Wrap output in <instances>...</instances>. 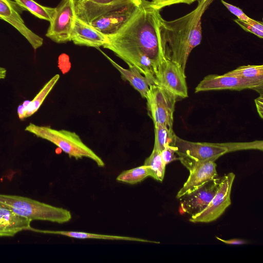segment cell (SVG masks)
Here are the masks:
<instances>
[{
    "label": "cell",
    "mask_w": 263,
    "mask_h": 263,
    "mask_svg": "<svg viewBox=\"0 0 263 263\" xmlns=\"http://www.w3.org/2000/svg\"><path fill=\"white\" fill-rule=\"evenodd\" d=\"M160 10L151 1L141 0L128 22L107 36L103 48L112 51L128 66L137 68L155 84L159 65L168 59L161 39Z\"/></svg>",
    "instance_id": "cell-1"
},
{
    "label": "cell",
    "mask_w": 263,
    "mask_h": 263,
    "mask_svg": "<svg viewBox=\"0 0 263 263\" xmlns=\"http://www.w3.org/2000/svg\"><path fill=\"white\" fill-rule=\"evenodd\" d=\"M213 1H199L193 10L174 20L161 19V39L167 59L177 63L184 72L192 50L202 40V16Z\"/></svg>",
    "instance_id": "cell-2"
},
{
    "label": "cell",
    "mask_w": 263,
    "mask_h": 263,
    "mask_svg": "<svg viewBox=\"0 0 263 263\" xmlns=\"http://www.w3.org/2000/svg\"><path fill=\"white\" fill-rule=\"evenodd\" d=\"M174 145L181 163L190 170L199 163L215 161L222 155L234 151L263 149L262 141L248 142L208 143L191 142L175 137Z\"/></svg>",
    "instance_id": "cell-3"
},
{
    "label": "cell",
    "mask_w": 263,
    "mask_h": 263,
    "mask_svg": "<svg viewBox=\"0 0 263 263\" xmlns=\"http://www.w3.org/2000/svg\"><path fill=\"white\" fill-rule=\"evenodd\" d=\"M25 130L53 143L70 158L79 159L86 157L95 161L99 167L105 166L103 160L87 146L75 132L57 130L50 126H39L32 123H30Z\"/></svg>",
    "instance_id": "cell-4"
},
{
    "label": "cell",
    "mask_w": 263,
    "mask_h": 263,
    "mask_svg": "<svg viewBox=\"0 0 263 263\" xmlns=\"http://www.w3.org/2000/svg\"><path fill=\"white\" fill-rule=\"evenodd\" d=\"M0 206L9 209L31 221L41 220L64 223L72 218L68 210L17 195L0 194Z\"/></svg>",
    "instance_id": "cell-5"
},
{
    "label": "cell",
    "mask_w": 263,
    "mask_h": 263,
    "mask_svg": "<svg viewBox=\"0 0 263 263\" xmlns=\"http://www.w3.org/2000/svg\"><path fill=\"white\" fill-rule=\"evenodd\" d=\"M177 98L175 95L162 87L155 84L150 86L145 99L148 115L154 124L173 128Z\"/></svg>",
    "instance_id": "cell-6"
},
{
    "label": "cell",
    "mask_w": 263,
    "mask_h": 263,
    "mask_svg": "<svg viewBox=\"0 0 263 263\" xmlns=\"http://www.w3.org/2000/svg\"><path fill=\"white\" fill-rule=\"evenodd\" d=\"M77 17L74 0H62L55 7L46 36L57 43L70 41V34Z\"/></svg>",
    "instance_id": "cell-7"
},
{
    "label": "cell",
    "mask_w": 263,
    "mask_h": 263,
    "mask_svg": "<svg viewBox=\"0 0 263 263\" xmlns=\"http://www.w3.org/2000/svg\"><path fill=\"white\" fill-rule=\"evenodd\" d=\"M235 174L229 173L220 178V183L216 195L208 206L201 212L191 216L192 222H210L218 219L231 204V192Z\"/></svg>",
    "instance_id": "cell-8"
},
{
    "label": "cell",
    "mask_w": 263,
    "mask_h": 263,
    "mask_svg": "<svg viewBox=\"0 0 263 263\" xmlns=\"http://www.w3.org/2000/svg\"><path fill=\"white\" fill-rule=\"evenodd\" d=\"M155 84L167 89L178 98L188 97L185 72L171 60L163 61L158 66L155 74Z\"/></svg>",
    "instance_id": "cell-9"
},
{
    "label": "cell",
    "mask_w": 263,
    "mask_h": 263,
    "mask_svg": "<svg viewBox=\"0 0 263 263\" xmlns=\"http://www.w3.org/2000/svg\"><path fill=\"white\" fill-rule=\"evenodd\" d=\"M254 89L262 93L263 83L246 80L226 74L205 76L195 89V92L209 90Z\"/></svg>",
    "instance_id": "cell-10"
},
{
    "label": "cell",
    "mask_w": 263,
    "mask_h": 263,
    "mask_svg": "<svg viewBox=\"0 0 263 263\" xmlns=\"http://www.w3.org/2000/svg\"><path fill=\"white\" fill-rule=\"evenodd\" d=\"M220 183V178L217 177L183 195L179 198L182 210L191 216L203 211L216 195Z\"/></svg>",
    "instance_id": "cell-11"
},
{
    "label": "cell",
    "mask_w": 263,
    "mask_h": 263,
    "mask_svg": "<svg viewBox=\"0 0 263 263\" xmlns=\"http://www.w3.org/2000/svg\"><path fill=\"white\" fill-rule=\"evenodd\" d=\"M140 1L126 4L98 17L89 24L106 36L120 30L135 13Z\"/></svg>",
    "instance_id": "cell-12"
},
{
    "label": "cell",
    "mask_w": 263,
    "mask_h": 263,
    "mask_svg": "<svg viewBox=\"0 0 263 263\" xmlns=\"http://www.w3.org/2000/svg\"><path fill=\"white\" fill-rule=\"evenodd\" d=\"M18 5L11 0H0V19L14 27L36 50L43 44V39L33 32L25 24ZM19 7V6H18Z\"/></svg>",
    "instance_id": "cell-13"
},
{
    "label": "cell",
    "mask_w": 263,
    "mask_h": 263,
    "mask_svg": "<svg viewBox=\"0 0 263 263\" xmlns=\"http://www.w3.org/2000/svg\"><path fill=\"white\" fill-rule=\"evenodd\" d=\"M140 0H86L75 5L77 16L90 24L98 17L126 4Z\"/></svg>",
    "instance_id": "cell-14"
},
{
    "label": "cell",
    "mask_w": 263,
    "mask_h": 263,
    "mask_svg": "<svg viewBox=\"0 0 263 263\" xmlns=\"http://www.w3.org/2000/svg\"><path fill=\"white\" fill-rule=\"evenodd\" d=\"M107 41V36L77 16L71 32L70 41L77 45L99 48L103 47Z\"/></svg>",
    "instance_id": "cell-15"
},
{
    "label": "cell",
    "mask_w": 263,
    "mask_h": 263,
    "mask_svg": "<svg viewBox=\"0 0 263 263\" xmlns=\"http://www.w3.org/2000/svg\"><path fill=\"white\" fill-rule=\"evenodd\" d=\"M216 164L208 161L199 163L190 170V175L183 186L178 192L176 198L179 199L186 193L190 192L205 182L217 177Z\"/></svg>",
    "instance_id": "cell-16"
},
{
    "label": "cell",
    "mask_w": 263,
    "mask_h": 263,
    "mask_svg": "<svg viewBox=\"0 0 263 263\" xmlns=\"http://www.w3.org/2000/svg\"><path fill=\"white\" fill-rule=\"evenodd\" d=\"M31 220L0 206V237H12L23 230H30Z\"/></svg>",
    "instance_id": "cell-17"
},
{
    "label": "cell",
    "mask_w": 263,
    "mask_h": 263,
    "mask_svg": "<svg viewBox=\"0 0 263 263\" xmlns=\"http://www.w3.org/2000/svg\"><path fill=\"white\" fill-rule=\"evenodd\" d=\"M101 51L119 71L122 79L128 81L133 87L139 92L141 96L145 99L150 86L154 84L153 81L143 75L135 67H128V69H125L113 61L103 52Z\"/></svg>",
    "instance_id": "cell-18"
},
{
    "label": "cell",
    "mask_w": 263,
    "mask_h": 263,
    "mask_svg": "<svg viewBox=\"0 0 263 263\" xmlns=\"http://www.w3.org/2000/svg\"><path fill=\"white\" fill-rule=\"evenodd\" d=\"M59 79V74L54 75L44 85L33 99L30 101L26 106L23 103L18 106L17 115L20 119L23 120L29 117L38 110Z\"/></svg>",
    "instance_id": "cell-19"
},
{
    "label": "cell",
    "mask_w": 263,
    "mask_h": 263,
    "mask_svg": "<svg viewBox=\"0 0 263 263\" xmlns=\"http://www.w3.org/2000/svg\"><path fill=\"white\" fill-rule=\"evenodd\" d=\"M31 230L35 231L36 232H42L44 233H49L53 234H58L63 235L71 238L77 239H104V240H128L134 241L144 242H153L159 243L154 241H151L139 238L117 236L111 235H104L95 234L82 232H76V231H49V230H39L31 229Z\"/></svg>",
    "instance_id": "cell-20"
},
{
    "label": "cell",
    "mask_w": 263,
    "mask_h": 263,
    "mask_svg": "<svg viewBox=\"0 0 263 263\" xmlns=\"http://www.w3.org/2000/svg\"><path fill=\"white\" fill-rule=\"evenodd\" d=\"M20 8L28 11L35 17L50 22L55 11V8L44 6L34 0H12Z\"/></svg>",
    "instance_id": "cell-21"
},
{
    "label": "cell",
    "mask_w": 263,
    "mask_h": 263,
    "mask_svg": "<svg viewBox=\"0 0 263 263\" xmlns=\"http://www.w3.org/2000/svg\"><path fill=\"white\" fill-rule=\"evenodd\" d=\"M143 165L147 167L149 177L160 182L163 181L166 165L162 159L159 151L153 148L151 154L145 159Z\"/></svg>",
    "instance_id": "cell-22"
},
{
    "label": "cell",
    "mask_w": 263,
    "mask_h": 263,
    "mask_svg": "<svg viewBox=\"0 0 263 263\" xmlns=\"http://www.w3.org/2000/svg\"><path fill=\"white\" fill-rule=\"evenodd\" d=\"M155 142L154 148L160 152L167 145H174L176 135L173 128L161 124H154Z\"/></svg>",
    "instance_id": "cell-23"
},
{
    "label": "cell",
    "mask_w": 263,
    "mask_h": 263,
    "mask_svg": "<svg viewBox=\"0 0 263 263\" xmlns=\"http://www.w3.org/2000/svg\"><path fill=\"white\" fill-rule=\"evenodd\" d=\"M225 74L246 80L263 83L262 65L241 66Z\"/></svg>",
    "instance_id": "cell-24"
},
{
    "label": "cell",
    "mask_w": 263,
    "mask_h": 263,
    "mask_svg": "<svg viewBox=\"0 0 263 263\" xmlns=\"http://www.w3.org/2000/svg\"><path fill=\"white\" fill-rule=\"evenodd\" d=\"M148 177H149L148 170L145 165H143L122 172L117 176L116 180L119 182L135 184Z\"/></svg>",
    "instance_id": "cell-25"
},
{
    "label": "cell",
    "mask_w": 263,
    "mask_h": 263,
    "mask_svg": "<svg viewBox=\"0 0 263 263\" xmlns=\"http://www.w3.org/2000/svg\"><path fill=\"white\" fill-rule=\"evenodd\" d=\"M234 22L242 29L247 32L253 33L260 39L263 37V24L262 22L254 20L250 23L239 19H235Z\"/></svg>",
    "instance_id": "cell-26"
},
{
    "label": "cell",
    "mask_w": 263,
    "mask_h": 263,
    "mask_svg": "<svg viewBox=\"0 0 263 263\" xmlns=\"http://www.w3.org/2000/svg\"><path fill=\"white\" fill-rule=\"evenodd\" d=\"M199 0H152L151 1L152 5L155 8L161 9L168 6L179 4L190 5L193 3Z\"/></svg>",
    "instance_id": "cell-27"
},
{
    "label": "cell",
    "mask_w": 263,
    "mask_h": 263,
    "mask_svg": "<svg viewBox=\"0 0 263 263\" xmlns=\"http://www.w3.org/2000/svg\"><path fill=\"white\" fill-rule=\"evenodd\" d=\"M221 2L231 13L237 16L238 19L248 23H250L254 20L247 15L239 7L229 4L224 0H221Z\"/></svg>",
    "instance_id": "cell-28"
},
{
    "label": "cell",
    "mask_w": 263,
    "mask_h": 263,
    "mask_svg": "<svg viewBox=\"0 0 263 263\" xmlns=\"http://www.w3.org/2000/svg\"><path fill=\"white\" fill-rule=\"evenodd\" d=\"M177 147L174 145H167L160 152L162 159L165 165L176 160L178 158L176 155Z\"/></svg>",
    "instance_id": "cell-29"
},
{
    "label": "cell",
    "mask_w": 263,
    "mask_h": 263,
    "mask_svg": "<svg viewBox=\"0 0 263 263\" xmlns=\"http://www.w3.org/2000/svg\"><path fill=\"white\" fill-rule=\"evenodd\" d=\"M263 94H260V96L254 101L256 104L257 112L261 118L263 117Z\"/></svg>",
    "instance_id": "cell-30"
},
{
    "label": "cell",
    "mask_w": 263,
    "mask_h": 263,
    "mask_svg": "<svg viewBox=\"0 0 263 263\" xmlns=\"http://www.w3.org/2000/svg\"><path fill=\"white\" fill-rule=\"evenodd\" d=\"M216 238L220 241L228 245H243L248 243L247 241L240 239L235 238L229 240H224L217 236H216Z\"/></svg>",
    "instance_id": "cell-31"
},
{
    "label": "cell",
    "mask_w": 263,
    "mask_h": 263,
    "mask_svg": "<svg viewBox=\"0 0 263 263\" xmlns=\"http://www.w3.org/2000/svg\"><path fill=\"white\" fill-rule=\"evenodd\" d=\"M7 70L5 68L0 67V79H3L6 78Z\"/></svg>",
    "instance_id": "cell-32"
},
{
    "label": "cell",
    "mask_w": 263,
    "mask_h": 263,
    "mask_svg": "<svg viewBox=\"0 0 263 263\" xmlns=\"http://www.w3.org/2000/svg\"><path fill=\"white\" fill-rule=\"evenodd\" d=\"M85 1H86V0H74V2L75 5H76L80 4Z\"/></svg>",
    "instance_id": "cell-33"
},
{
    "label": "cell",
    "mask_w": 263,
    "mask_h": 263,
    "mask_svg": "<svg viewBox=\"0 0 263 263\" xmlns=\"http://www.w3.org/2000/svg\"><path fill=\"white\" fill-rule=\"evenodd\" d=\"M199 1H201V0H199Z\"/></svg>",
    "instance_id": "cell-34"
}]
</instances>
